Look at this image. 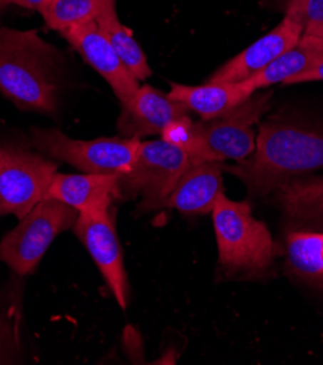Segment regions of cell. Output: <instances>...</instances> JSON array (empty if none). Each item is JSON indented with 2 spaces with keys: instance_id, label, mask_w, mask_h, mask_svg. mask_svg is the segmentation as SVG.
<instances>
[{
  "instance_id": "cell-1",
  "label": "cell",
  "mask_w": 323,
  "mask_h": 365,
  "mask_svg": "<svg viewBox=\"0 0 323 365\" xmlns=\"http://www.w3.org/2000/svg\"><path fill=\"white\" fill-rule=\"evenodd\" d=\"M225 169L252 195H267L296 176L323 169V131L290 123H264L254 153Z\"/></svg>"
},
{
  "instance_id": "cell-2",
  "label": "cell",
  "mask_w": 323,
  "mask_h": 365,
  "mask_svg": "<svg viewBox=\"0 0 323 365\" xmlns=\"http://www.w3.org/2000/svg\"><path fill=\"white\" fill-rule=\"evenodd\" d=\"M57 53L37 31L0 28V93L22 111L57 109Z\"/></svg>"
},
{
  "instance_id": "cell-3",
  "label": "cell",
  "mask_w": 323,
  "mask_h": 365,
  "mask_svg": "<svg viewBox=\"0 0 323 365\" xmlns=\"http://www.w3.org/2000/svg\"><path fill=\"white\" fill-rule=\"evenodd\" d=\"M219 261L230 271H262L274 259V242L267 226L252 215L249 202L222 194L212 211Z\"/></svg>"
},
{
  "instance_id": "cell-4",
  "label": "cell",
  "mask_w": 323,
  "mask_h": 365,
  "mask_svg": "<svg viewBox=\"0 0 323 365\" xmlns=\"http://www.w3.org/2000/svg\"><path fill=\"white\" fill-rule=\"evenodd\" d=\"M78 217L79 211L70 205L44 198L0 242V261L18 275L32 274L54 239L73 229Z\"/></svg>"
},
{
  "instance_id": "cell-5",
  "label": "cell",
  "mask_w": 323,
  "mask_h": 365,
  "mask_svg": "<svg viewBox=\"0 0 323 365\" xmlns=\"http://www.w3.org/2000/svg\"><path fill=\"white\" fill-rule=\"evenodd\" d=\"M195 166L194 160L181 149L165 140L141 141L133 168L120 175L123 198L140 195V210L162 208L163 201L178 185L185 172Z\"/></svg>"
},
{
  "instance_id": "cell-6",
  "label": "cell",
  "mask_w": 323,
  "mask_h": 365,
  "mask_svg": "<svg viewBox=\"0 0 323 365\" xmlns=\"http://www.w3.org/2000/svg\"><path fill=\"white\" fill-rule=\"evenodd\" d=\"M140 143V138L130 137L76 140L56 128L32 130L35 149L85 173H127L133 168Z\"/></svg>"
},
{
  "instance_id": "cell-7",
  "label": "cell",
  "mask_w": 323,
  "mask_h": 365,
  "mask_svg": "<svg viewBox=\"0 0 323 365\" xmlns=\"http://www.w3.org/2000/svg\"><path fill=\"white\" fill-rule=\"evenodd\" d=\"M58 165L15 145H0V215L18 220L47 198Z\"/></svg>"
},
{
  "instance_id": "cell-8",
  "label": "cell",
  "mask_w": 323,
  "mask_h": 365,
  "mask_svg": "<svg viewBox=\"0 0 323 365\" xmlns=\"http://www.w3.org/2000/svg\"><path fill=\"white\" fill-rule=\"evenodd\" d=\"M271 93L257 92L226 114L198 121L208 148L220 162L232 159L242 162L255 150V127L270 109Z\"/></svg>"
},
{
  "instance_id": "cell-9",
  "label": "cell",
  "mask_w": 323,
  "mask_h": 365,
  "mask_svg": "<svg viewBox=\"0 0 323 365\" xmlns=\"http://www.w3.org/2000/svg\"><path fill=\"white\" fill-rule=\"evenodd\" d=\"M114 220L113 207L99 214H79L73 232L91 253L117 303L125 310L128 304V279Z\"/></svg>"
},
{
  "instance_id": "cell-10",
  "label": "cell",
  "mask_w": 323,
  "mask_h": 365,
  "mask_svg": "<svg viewBox=\"0 0 323 365\" xmlns=\"http://www.w3.org/2000/svg\"><path fill=\"white\" fill-rule=\"evenodd\" d=\"M60 34L111 86L121 105L133 99L140 86L138 81L124 66L120 56L98 28L95 21L71 26Z\"/></svg>"
},
{
  "instance_id": "cell-11",
  "label": "cell",
  "mask_w": 323,
  "mask_h": 365,
  "mask_svg": "<svg viewBox=\"0 0 323 365\" xmlns=\"http://www.w3.org/2000/svg\"><path fill=\"white\" fill-rule=\"evenodd\" d=\"M303 26L297 21L284 19L242 53L230 58L208 79L211 83H240L265 70L282 53L299 44Z\"/></svg>"
},
{
  "instance_id": "cell-12",
  "label": "cell",
  "mask_w": 323,
  "mask_h": 365,
  "mask_svg": "<svg viewBox=\"0 0 323 365\" xmlns=\"http://www.w3.org/2000/svg\"><path fill=\"white\" fill-rule=\"evenodd\" d=\"M184 115H190L187 106L150 85H143L130 102L121 105L117 127L121 137L140 138L160 134L170 121Z\"/></svg>"
},
{
  "instance_id": "cell-13",
  "label": "cell",
  "mask_w": 323,
  "mask_h": 365,
  "mask_svg": "<svg viewBox=\"0 0 323 365\" xmlns=\"http://www.w3.org/2000/svg\"><path fill=\"white\" fill-rule=\"evenodd\" d=\"M47 198L58 200L79 214H99L111 208L114 200H121L120 173H56Z\"/></svg>"
},
{
  "instance_id": "cell-14",
  "label": "cell",
  "mask_w": 323,
  "mask_h": 365,
  "mask_svg": "<svg viewBox=\"0 0 323 365\" xmlns=\"http://www.w3.org/2000/svg\"><path fill=\"white\" fill-rule=\"evenodd\" d=\"M223 169L222 162H204L190 168L162 207L185 214L211 212L223 194Z\"/></svg>"
},
{
  "instance_id": "cell-15",
  "label": "cell",
  "mask_w": 323,
  "mask_h": 365,
  "mask_svg": "<svg viewBox=\"0 0 323 365\" xmlns=\"http://www.w3.org/2000/svg\"><path fill=\"white\" fill-rule=\"evenodd\" d=\"M255 92L250 91L243 82L240 83H211L201 86H188L170 83L168 96L187 106L190 111L198 114L201 120H211L226 114L235 106L240 105Z\"/></svg>"
},
{
  "instance_id": "cell-16",
  "label": "cell",
  "mask_w": 323,
  "mask_h": 365,
  "mask_svg": "<svg viewBox=\"0 0 323 365\" xmlns=\"http://www.w3.org/2000/svg\"><path fill=\"white\" fill-rule=\"evenodd\" d=\"M98 28L111 43L124 66L140 82L152 76V68L138 43L134 40L131 31L123 25L117 15V4L106 6L95 19Z\"/></svg>"
},
{
  "instance_id": "cell-17",
  "label": "cell",
  "mask_w": 323,
  "mask_h": 365,
  "mask_svg": "<svg viewBox=\"0 0 323 365\" xmlns=\"http://www.w3.org/2000/svg\"><path fill=\"white\" fill-rule=\"evenodd\" d=\"M323 58V46L299 41L297 46L282 53L265 70L243 83L252 91L258 92L277 83H285L299 73L310 68Z\"/></svg>"
},
{
  "instance_id": "cell-18",
  "label": "cell",
  "mask_w": 323,
  "mask_h": 365,
  "mask_svg": "<svg viewBox=\"0 0 323 365\" xmlns=\"http://www.w3.org/2000/svg\"><path fill=\"white\" fill-rule=\"evenodd\" d=\"M275 192L281 207L292 218L323 226V179L290 180Z\"/></svg>"
},
{
  "instance_id": "cell-19",
  "label": "cell",
  "mask_w": 323,
  "mask_h": 365,
  "mask_svg": "<svg viewBox=\"0 0 323 365\" xmlns=\"http://www.w3.org/2000/svg\"><path fill=\"white\" fill-rule=\"evenodd\" d=\"M323 233L294 232L287 237V261L294 274L304 279L323 281Z\"/></svg>"
},
{
  "instance_id": "cell-20",
  "label": "cell",
  "mask_w": 323,
  "mask_h": 365,
  "mask_svg": "<svg viewBox=\"0 0 323 365\" xmlns=\"http://www.w3.org/2000/svg\"><path fill=\"white\" fill-rule=\"evenodd\" d=\"M117 0H53L43 14L48 28L63 32L71 26L93 22L98 15Z\"/></svg>"
},
{
  "instance_id": "cell-21",
  "label": "cell",
  "mask_w": 323,
  "mask_h": 365,
  "mask_svg": "<svg viewBox=\"0 0 323 365\" xmlns=\"http://www.w3.org/2000/svg\"><path fill=\"white\" fill-rule=\"evenodd\" d=\"M160 134L162 140L184 150L195 165L204 162H220L208 148V143L200 128V124L193 121L190 115L170 121Z\"/></svg>"
},
{
  "instance_id": "cell-22",
  "label": "cell",
  "mask_w": 323,
  "mask_h": 365,
  "mask_svg": "<svg viewBox=\"0 0 323 365\" xmlns=\"http://www.w3.org/2000/svg\"><path fill=\"white\" fill-rule=\"evenodd\" d=\"M302 24L303 34L300 41L323 46V0H306Z\"/></svg>"
},
{
  "instance_id": "cell-23",
  "label": "cell",
  "mask_w": 323,
  "mask_h": 365,
  "mask_svg": "<svg viewBox=\"0 0 323 365\" xmlns=\"http://www.w3.org/2000/svg\"><path fill=\"white\" fill-rule=\"evenodd\" d=\"M16 336L14 335L11 322L0 310V364H9L15 352Z\"/></svg>"
},
{
  "instance_id": "cell-24",
  "label": "cell",
  "mask_w": 323,
  "mask_h": 365,
  "mask_svg": "<svg viewBox=\"0 0 323 365\" xmlns=\"http://www.w3.org/2000/svg\"><path fill=\"white\" fill-rule=\"evenodd\" d=\"M310 82H323V58L317 61L310 68L299 73L297 76L287 81L284 85H299V83H310Z\"/></svg>"
},
{
  "instance_id": "cell-25",
  "label": "cell",
  "mask_w": 323,
  "mask_h": 365,
  "mask_svg": "<svg viewBox=\"0 0 323 365\" xmlns=\"http://www.w3.org/2000/svg\"><path fill=\"white\" fill-rule=\"evenodd\" d=\"M281 2L285 5V16H289L294 21H297L299 24H302V15H303V8L306 0H281ZM303 26V24H302Z\"/></svg>"
},
{
  "instance_id": "cell-26",
  "label": "cell",
  "mask_w": 323,
  "mask_h": 365,
  "mask_svg": "<svg viewBox=\"0 0 323 365\" xmlns=\"http://www.w3.org/2000/svg\"><path fill=\"white\" fill-rule=\"evenodd\" d=\"M11 5H18L26 9L39 11L41 15L50 8L53 0H9Z\"/></svg>"
},
{
  "instance_id": "cell-27",
  "label": "cell",
  "mask_w": 323,
  "mask_h": 365,
  "mask_svg": "<svg viewBox=\"0 0 323 365\" xmlns=\"http://www.w3.org/2000/svg\"><path fill=\"white\" fill-rule=\"evenodd\" d=\"M9 5H11L9 0H0V16H2L4 11H5V9H6Z\"/></svg>"
}]
</instances>
